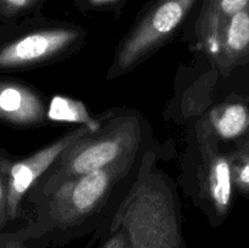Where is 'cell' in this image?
<instances>
[{
    "label": "cell",
    "mask_w": 249,
    "mask_h": 248,
    "mask_svg": "<svg viewBox=\"0 0 249 248\" xmlns=\"http://www.w3.org/2000/svg\"><path fill=\"white\" fill-rule=\"evenodd\" d=\"M213 60L225 73L249 62V4L226 22Z\"/></svg>",
    "instance_id": "obj_9"
},
{
    "label": "cell",
    "mask_w": 249,
    "mask_h": 248,
    "mask_svg": "<svg viewBox=\"0 0 249 248\" xmlns=\"http://www.w3.org/2000/svg\"><path fill=\"white\" fill-rule=\"evenodd\" d=\"M48 116L36 92L19 83L0 82V119L15 125H36Z\"/></svg>",
    "instance_id": "obj_8"
},
{
    "label": "cell",
    "mask_w": 249,
    "mask_h": 248,
    "mask_svg": "<svg viewBox=\"0 0 249 248\" xmlns=\"http://www.w3.org/2000/svg\"><path fill=\"white\" fill-rule=\"evenodd\" d=\"M114 231L130 248H186L172 191L155 173L141 170L109 226Z\"/></svg>",
    "instance_id": "obj_1"
},
{
    "label": "cell",
    "mask_w": 249,
    "mask_h": 248,
    "mask_svg": "<svg viewBox=\"0 0 249 248\" xmlns=\"http://www.w3.org/2000/svg\"><path fill=\"white\" fill-rule=\"evenodd\" d=\"M130 163L129 158L61 184L48 196L46 225L60 233L72 232L106 201L113 184L128 170Z\"/></svg>",
    "instance_id": "obj_3"
},
{
    "label": "cell",
    "mask_w": 249,
    "mask_h": 248,
    "mask_svg": "<svg viewBox=\"0 0 249 248\" xmlns=\"http://www.w3.org/2000/svg\"><path fill=\"white\" fill-rule=\"evenodd\" d=\"M214 134L224 140L241 138L249 131V106L243 102H226L214 107L208 114Z\"/></svg>",
    "instance_id": "obj_11"
},
{
    "label": "cell",
    "mask_w": 249,
    "mask_h": 248,
    "mask_svg": "<svg viewBox=\"0 0 249 248\" xmlns=\"http://www.w3.org/2000/svg\"><path fill=\"white\" fill-rule=\"evenodd\" d=\"M99 248H130V246L121 231H114Z\"/></svg>",
    "instance_id": "obj_16"
},
{
    "label": "cell",
    "mask_w": 249,
    "mask_h": 248,
    "mask_svg": "<svg viewBox=\"0 0 249 248\" xmlns=\"http://www.w3.org/2000/svg\"><path fill=\"white\" fill-rule=\"evenodd\" d=\"M83 32L55 27L32 32L0 49V68H22L48 61L79 40Z\"/></svg>",
    "instance_id": "obj_7"
},
{
    "label": "cell",
    "mask_w": 249,
    "mask_h": 248,
    "mask_svg": "<svg viewBox=\"0 0 249 248\" xmlns=\"http://www.w3.org/2000/svg\"><path fill=\"white\" fill-rule=\"evenodd\" d=\"M48 117L53 121L70 122V123L87 125L94 131H99L101 126L99 122L94 121L90 117L87 107L82 102L63 96H55L51 100L48 109Z\"/></svg>",
    "instance_id": "obj_12"
},
{
    "label": "cell",
    "mask_w": 249,
    "mask_h": 248,
    "mask_svg": "<svg viewBox=\"0 0 249 248\" xmlns=\"http://www.w3.org/2000/svg\"><path fill=\"white\" fill-rule=\"evenodd\" d=\"M2 248H32L24 242L23 240H19V238H12L5 242V245L2 246Z\"/></svg>",
    "instance_id": "obj_18"
},
{
    "label": "cell",
    "mask_w": 249,
    "mask_h": 248,
    "mask_svg": "<svg viewBox=\"0 0 249 248\" xmlns=\"http://www.w3.org/2000/svg\"><path fill=\"white\" fill-rule=\"evenodd\" d=\"M233 186L240 191L249 194V152L236 150L231 153Z\"/></svg>",
    "instance_id": "obj_13"
},
{
    "label": "cell",
    "mask_w": 249,
    "mask_h": 248,
    "mask_svg": "<svg viewBox=\"0 0 249 248\" xmlns=\"http://www.w3.org/2000/svg\"><path fill=\"white\" fill-rule=\"evenodd\" d=\"M197 141L202 158L199 172L202 194L213 206L216 216L223 219L231 209L235 187L230 156L220 152L218 136L207 119L201 121L197 125Z\"/></svg>",
    "instance_id": "obj_6"
},
{
    "label": "cell",
    "mask_w": 249,
    "mask_h": 248,
    "mask_svg": "<svg viewBox=\"0 0 249 248\" xmlns=\"http://www.w3.org/2000/svg\"><path fill=\"white\" fill-rule=\"evenodd\" d=\"M236 150L245 151V152H249V136L243 139L242 141H240V143L237 145Z\"/></svg>",
    "instance_id": "obj_19"
},
{
    "label": "cell",
    "mask_w": 249,
    "mask_h": 248,
    "mask_svg": "<svg viewBox=\"0 0 249 248\" xmlns=\"http://www.w3.org/2000/svg\"><path fill=\"white\" fill-rule=\"evenodd\" d=\"M80 1L90 9H109L121 4L123 0H80Z\"/></svg>",
    "instance_id": "obj_17"
},
{
    "label": "cell",
    "mask_w": 249,
    "mask_h": 248,
    "mask_svg": "<svg viewBox=\"0 0 249 248\" xmlns=\"http://www.w3.org/2000/svg\"><path fill=\"white\" fill-rule=\"evenodd\" d=\"M43 0H0V10L5 15H17L38 6Z\"/></svg>",
    "instance_id": "obj_14"
},
{
    "label": "cell",
    "mask_w": 249,
    "mask_h": 248,
    "mask_svg": "<svg viewBox=\"0 0 249 248\" xmlns=\"http://www.w3.org/2000/svg\"><path fill=\"white\" fill-rule=\"evenodd\" d=\"M7 218V189L4 182V164L0 163V228Z\"/></svg>",
    "instance_id": "obj_15"
},
{
    "label": "cell",
    "mask_w": 249,
    "mask_h": 248,
    "mask_svg": "<svg viewBox=\"0 0 249 248\" xmlns=\"http://www.w3.org/2000/svg\"><path fill=\"white\" fill-rule=\"evenodd\" d=\"M141 130L134 117H124L111 123L105 130L92 133L68 148L49 169L43 185L45 196L73 177L133 158L140 143Z\"/></svg>",
    "instance_id": "obj_2"
},
{
    "label": "cell",
    "mask_w": 249,
    "mask_h": 248,
    "mask_svg": "<svg viewBox=\"0 0 249 248\" xmlns=\"http://www.w3.org/2000/svg\"><path fill=\"white\" fill-rule=\"evenodd\" d=\"M198 0H152L117 51L109 74L135 67L177 32Z\"/></svg>",
    "instance_id": "obj_4"
},
{
    "label": "cell",
    "mask_w": 249,
    "mask_h": 248,
    "mask_svg": "<svg viewBox=\"0 0 249 248\" xmlns=\"http://www.w3.org/2000/svg\"><path fill=\"white\" fill-rule=\"evenodd\" d=\"M92 133L97 131L91 130L87 125H80L29 157L6 165L7 218H16L21 199L36 180L48 173L68 148Z\"/></svg>",
    "instance_id": "obj_5"
},
{
    "label": "cell",
    "mask_w": 249,
    "mask_h": 248,
    "mask_svg": "<svg viewBox=\"0 0 249 248\" xmlns=\"http://www.w3.org/2000/svg\"><path fill=\"white\" fill-rule=\"evenodd\" d=\"M249 0H203L196 22V36L199 46L214 58L226 22L245 9Z\"/></svg>",
    "instance_id": "obj_10"
}]
</instances>
